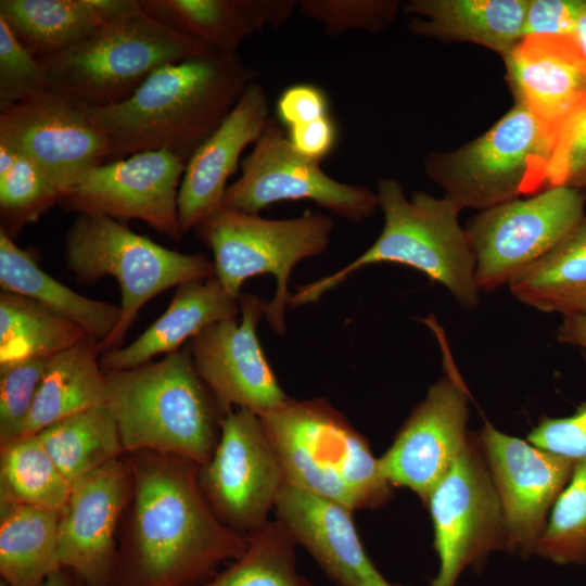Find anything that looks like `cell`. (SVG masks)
I'll list each match as a JSON object with an SVG mask.
<instances>
[{
    "mask_svg": "<svg viewBox=\"0 0 586 586\" xmlns=\"http://www.w3.org/2000/svg\"><path fill=\"white\" fill-rule=\"evenodd\" d=\"M126 458L132 485L111 586H198L245 550L249 536L216 515L198 464L155 451Z\"/></svg>",
    "mask_w": 586,
    "mask_h": 586,
    "instance_id": "cell-1",
    "label": "cell"
},
{
    "mask_svg": "<svg viewBox=\"0 0 586 586\" xmlns=\"http://www.w3.org/2000/svg\"><path fill=\"white\" fill-rule=\"evenodd\" d=\"M257 76L237 53L212 51L156 68L118 104L84 109L106 139V162L163 150L187 163Z\"/></svg>",
    "mask_w": 586,
    "mask_h": 586,
    "instance_id": "cell-2",
    "label": "cell"
},
{
    "mask_svg": "<svg viewBox=\"0 0 586 586\" xmlns=\"http://www.w3.org/2000/svg\"><path fill=\"white\" fill-rule=\"evenodd\" d=\"M106 407L125 453L155 451L199 467L212 457L225 417L195 370L188 343L158 361L106 373Z\"/></svg>",
    "mask_w": 586,
    "mask_h": 586,
    "instance_id": "cell-3",
    "label": "cell"
},
{
    "mask_svg": "<svg viewBox=\"0 0 586 586\" xmlns=\"http://www.w3.org/2000/svg\"><path fill=\"white\" fill-rule=\"evenodd\" d=\"M377 194L384 226L373 244L336 272L297 286L288 305L315 303L356 270L394 263L423 272L444 285L462 308L474 309L480 291L475 257L459 222L463 208L446 195L436 198L423 191L413 192L408 199L400 182L391 177L379 179Z\"/></svg>",
    "mask_w": 586,
    "mask_h": 586,
    "instance_id": "cell-4",
    "label": "cell"
},
{
    "mask_svg": "<svg viewBox=\"0 0 586 586\" xmlns=\"http://www.w3.org/2000/svg\"><path fill=\"white\" fill-rule=\"evenodd\" d=\"M285 483L351 511L385 505L393 486L367 438L324 398H288L259 416Z\"/></svg>",
    "mask_w": 586,
    "mask_h": 586,
    "instance_id": "cell-5",
    "label": "cell"
},
{
    "mask_svg": "<svg viewBox=\"0 0 586 586\" xmlns=\"http://www.w3.org/2000/svg\"><path fill=\"white\" fill-rule=\"evenodd\" d=\"M212 51L160 24L140 5L78 44L38 60L48 90L81 107L98 109L128 99L156 68Z\"/></svg>",
    "mask_w": 586,
    "mask_h": 586,
    "instance_id": "cell-6",
    "label": "cell"
},
{
    "mask_svg": "<svg viewBox=\"0 0 586 586\" xmlns=\"http://www.w3.org/2000/svg\"><path fill=\"white\" fill-rule=\"evenodd\" d=\"M558 139L527 110L513 104L475 139L426 154L423 170L462 208L483 211L548 189Z\"/></svg>",
    "mask_w": 586,
    "mask_h": 586,
    "instance_id": "cell-7",
    "label": "cell"
},
{
    "mask_svg": "<svg viewBox=\"0 0 586 586\" xmlns=\"http://www.w3.org/2000/svg\"><path fill=\"white\" fill-rule=\"evenodd\" d=\"M64 249L65 262L80 283L113 277L120 286V319L100 343L102 354L122 346L151 298L173 286L215 276L214 263L204 254L169 250L105 216L77 215L65 234Z\"/></svg>",
    "mask_w": 586,
    "mask_h": 586,
    "instance_id": "cell-8",
    "label": "cell"
},
{
    "mask_svg": "<svg viewBox=\"0 0 586 586\" xmlns=\"http://www.w3.org/2000/svg\"><path fill=\"white\" fill-rule=\"evenodd\" d=\"M333 226L330 216L311 211L296 218L268 219L220 206L193 230L213 252L215 277L231 296L239 298L251 277L275 278L276 293L265 303L264 315L270 328L283 335L291 271L301 260L328 250Z\"/></svg>",
    "mask_w": 586,
    "mask_h": 586,
    "instance_id": "cell-9",
    "label": "cell"
},
{
    "mask_svg": "<svg viewBox=\"0 0 586 586\" xmlns=\"http://www.w3.org/2000/svg\"><path fill=\"white\" fill-rule=\"evenodd\" d=\"M429 508L438 570L430 586H456L467 569L507 550L501 504L475 434L435 485Z\"/></svg>",
    "mask_w": 586,
    "mask_h": 586,
    "instance_id": "cell-10",
    "label": "cell"
},
{
    "mask_svg": "<svg viewBox=\"0 0 586 586\" xmlns=\"http://www.w3.org/2000/svg\"><path fill=\"white\" fill-rule=\"evenodd\" d=\"M585 212L586 195L565 186L479 211L464 228L475 257L479 291L509 284L550 251Z\"/></svg>",
    "mask_w": 586,
    "mask_h": 586,
    "instance_id": "cell-11",
    "label": "cell"
},
{
    "mask_svg": "<svg viewBox=\"0 0 586 586\" xmlns=\"http://www.w3.org/2000/svg\"><path fill=\"white\" fill-rule=\"evenodd\" d=\"M199 482L216 515L235 532L250 536L269 522L285 481L257 413L225 415L216 448L199 467Z\"/></svg>",
    "mask_w": 586,
    "mask_h": 586,
    "instance_id": "cell-12",
    "label": "cell"
},
{
    "mask_svg": "<svg viewBox=\"0 0 586 586\" xmlns=\"http://www.w3.org/2000/svg\"><path fill=\"white\" fill-rule=\"evenodd\" d=\"M288 200H310L351 222L372 216L379 207L377 192L337 181L322 170L320 163L298 154L271 117L242 160L241 175L227 187L221 206L258 214Z\"/></svg>",
    "mask_w": 586,
    "mask_h": 586,
    "instance_id": "cell-13",
    "label": "cell"
},
{
    "mask_svg": "<svg viewBox=\"0 0 586 586\" xmlns=\"http://www.w3.org/2000/svg\"><path fill=\"white\" fill-rule=\"evenodd\" d=\"M186 162L167 151H145L89 170L60 200L78 215L139 219L179 241L178 191Z\"/></svg>",
    "mask_w": 586,
    "mask_h": 586,
    "instance_id": "cell-14",
    "label": "cell"
},
{
    "mask_svg": "<svg viewBox=\"0 0 586 586\" xmlns=\"http://www.w3.org/2000/svg\"><path fill=\"white\" fill-rule=\"evenodd\" d=\"M433 383L412 409L392 445L378 458L392 486L409 488L425 505L431 492L468 444V391L455 371Z\"/></svg>",
    "mask_w": 586,
    "mask_h": 586,
    "instance_id": "cell-15",
    "label": "cell"
},
{
    "mask_svg": "<svg viewBox=\"0 0 586 586\" xmlns=\"http://www.w3.org/2000/svg\"><path fill=\"white\" fill-rule=\"evenodd\" d=\"M475 436L501 504L507 551L531 557L575 462L506 434L488 422Z\"/></svg>",
    "mask_w": 586,
    "mask_h": 586,
    "instance_id": "cell-16",
    "label": "cell"
},
{
    "mask_svg": "<svg viewBox=\"0 0 586 586\" xmlns=\"http://www.w3.org/2000/svg\"><path fill=\"white\" fill-rule=\"evenodd\" d=\"M0 138L38 166L61 199L109 155L105 137L85 109L51 90L1 107Z\"/></svg>",
    "mask_w": 586,
    "mask_h": 586,
    "instance_id": "cell-17",
    "label": "cell"
},
{
    "mask_svg": "<svg viewBox=\"0 0 586 586\" xmlns=\"http://www.w3.org/2000/svg\"><path fill=\"white\" fill-rule=\"evenodd\" d=\"M239 304L240 320L232 318L213 323L188 345L196 372L225 415L235 407L260 416L281 406L289 397L258 341L256 330L265 302L253 294H241Z\"/></svg>",
    "mask_w": 586,
    "mask_h": 586,
    "instance_id": "cell-18",
    "label": "cell"
},
{
    "mask_svg": "<svg viewBox=\"0 0 586 586\" xmlns=\"http://www.w3.org/2000/svg\"><path fill=\"white\" fill-rule=\"evenodd\" d=\"M127 458L113 460L72 484L59 521L61 565L87 586H111L120 522L131 494Z\"/></svg>",
    "mask_w": 586,
    "mask_h": 586,
    "instance_id": "cell-19",
    "label": "cell"
},
{
    "mask_svg": "<svg viewBox=\"0 0 586 586\" xmlns=\"http://www.w3.org/2000/svg\"><path fill=\"white\" fill-rule=\"evenodd\" d=\"M502 60L514 104L560 137L586 105V58L573 37L526 36Z\"/></svg>",
    "mask_w": 586,
    "mask_h": 586,
    "instance_id": "cell-20",
    "label": "cell"
},
{
    "mask_svg": "<svg viewBox=\"0 0 586 586\" xmlns=\"http://www.w3.org/2000/svg\"><path fill=\"white\" fill-rule=\"evenodd\" d=\"M270 119L267 92L255 81L219 127L190 156L177 200L182 235L221 206L227 180L237 170L241 154L255 144Z\"/></svg>",
    "mask_w": 586,
    "mask_h": 586,
    "instance_id": "cell-21",
    "label": "cell"
},
{
    "mask_svg": "<svg viewBox=\"0 0 586 586\" xmlns=\"http://www.w3.org/2000/svg\"><path fill=\"white\" fill-rule=\"evenodd\" d=\"M275 511L336 586H391L368 557L353 511L284 483Z\"/></svg>",
    "mask_w": 586,
    "mask_h": 586,
    "instance_id": "cell-22",
    "label": "cell"
},
{
    "mask_svg": "<svg viewBox=\"0 0 586 586\" xmlns=\"http://www.w3.org/2000/svg\"><path fill=\"white\" fill-rule=\"evenodd\" d=\"M239 314V298L215 276L182 283L166 310L133 342L100 356L101 368L109 373L150 362L157 355L179 351L206 327Z\"/></svg>",
    "mask_w": 586,
    "mask_h": 586,
    "instance_id": "cell-23",
    "label": "cell"
},
{
    "mask_svg": "<svg viewBox=\"0 0 586 586\" xmlns=\"http://www.w3.org/2000/svg\"><path fill=\"white\" fill-rule=\"evenodd\" d=\"M160 24L202 42L214 51L234 54L252 34L282 26L297 9L294 0H139Z\"/></svg>",
    "mask_w": 586,
    "mask_h": 586,
    "instance_id": "cell-24",
    "label": "cell"
},
{
    "mask_svg": "<svg viewBox=\"0 0 586 586\" xmlns=\"http://www.w3.org/2000/svg\"><path fill=\"white\" fill-rule=\"evenodd\" d=\"M139 8V0H1L0 17L25 48L43 59Z\"/></svg>",
    "mask_w": 586,
    "mask_h": 586,
    "instance_id": "cell-25",
    "label": "cell"
},
{
    "mask_svg": "<svg viewBox=\"0 0 586 586\" xmlns=\"http://www.w3.org/2000/svg\"><path fill=\"white\" fill-rule=\"evenodd\" d=\"M528 0H409L415 35L444 42H469L505 56L522 38Z\"/></svg>",
    "mask_w": 586,
    "mask_h": 586,
    "instance_id": "cell-26",
    "label": "cell"
},
{
    "mask_svg": "<svg viewBox=\"0 0 586 586\" xmlns=\"http://www.w3.org/2000/svg\"><path fill=\"white\" fill-rule=\"evenodd\" d=\"M101 355L100 343L87 337L50 357L31 409L15 438L105 405L107 382L100 365Z\"/></svg>",
    "mask_w": 586,
    "mask_h": 586,
    "instance_id": "cell-27",
    "label": "cell"
},
{
    "mask_svg": "<svg viewBox=\"0 0 586 586\" xmlns=\"http://www.w3.org/2000/svg\"><path fill=\"white\" fill-rule=\"evenodd\" d=\"M0 285L2 291L37 301L68 318L99 343L112 334L120 319V306L86 297L55 280L1 229Z\"/></svg>",
    "mask_w": 586,
    "mask_h": 586,
    "instance_id": "cell-28",
    "label": "cell"
},
{
    "mask_svg": "<svg viewBox=\"0 0 586 586\" xmlns=\"http://www.w3.org/2000/svg\"><path fill=\"white\" fill-rule=\"evenodd\" d=\"M521 303L543 313L586 314V212L543 257L509 284Z\"/></svg>",
    "mask_w": 586,
    "mask_h": 586,
    "instance_id": "cell-29",
    "label": "cell"
},
{
    "mask_svg": "<svg viewBox=\"0 0 586 586\" xmlns=\"http://www.w3.org/2000/svg\"><path fill=\"white\" fill-rule=\"evenodd\" d=\"M60 513L0 501V576L9 586H42L62 568Z\"/></svg>",
    "mask_w": 586,
    "mask_h": 586,
    "instance_id": "cell-30",
    "label": "cell"
},
{
    "mask_svg": "<svg viewBox=\"0 0 586 586\" xmlns=\"http://www.w3.org/2000/svg\"><path fill=\"white\" fill-rule=\"evenodd\" d=\"M36 435L72 484L125 453L116 421L106 405L60 420Z\"/></svg>",
    "mask_w": 586,
    "mask_h": 586,
    "instance_id": "cell-31",
    "label": "cell"
},
{
    "mask_svg": "<svg viewBox=\"0 0 586 586\" xmlns=\"http://www.w3.org/2000/svg\"><path fill=\"white\" fill-rule=\"evenodd\" d=\"M89 337L68 318L26 296L0 293V364L50 358Z\"/></svg>",
    "mask_w": 586,
    "mask_h": 586,
    "instance_id": "cell-32",
    "label": "cell"
},
{
    "mask_svg": "<svg viewBox=\"0 0 586 586\" xmlns=\"http://www.w3.org/2000/svg\"><path fill=\"white\" fill-rule=\"evenodd\" d=\"M72 483L46 451L36 434L0 444V501L61 513Z\"/></svg>",
    "mask_w": 586,
    "mask_h": 586,
    "instance_id": "cell-33",
    "label": "cell"
},
{
    "mask_svg": "<svg viewBox=\"0 0 586 586\" xmlns=\"http://www.w3.org/2000/svg\"><path fill=\"white\" fill-rule=\"evenodd\" d=\"M296 546L280 521H269L237 559L198 586H315L297 571Z\"/></svg>",
    "mask_w": 586,
    "mask_h": 586,
    "instance_id": "cell-34",
    "label": "cell"
},
{
    "mask_svg": "<svg viewBox=\"0 0 586 586\" xmlns=\"http://www.w3.org/2000/svg\"><path fill=\"white\" fill-rule=\"evenodd\" d=\"M61 193L21 150L0 138V229L12 239L59 203Z\"/></svg>",
    "mask_w": 586,
    "mask_h": 586,
    "instance_id": "cell-35",
    "label": "cell"
},
{
    "mask_svg": "<svg viewBox=\"0 0 586 586\" xmlns=\"http://www.w3.org/2000/svg\"><path fill=\"white\" fill-rule=\"evenodd\" d=\"M533 555L560 565L586 564V460L574 463Z\"/></svg>",
    "mask_w": 586,
    "mask_h": 586,
    "instance_id": "cell-36",
    "label": "cell"
},
{
    "mask_svg": "<svg viewBox=\"0 0 586 586\" xmlns=\"http://www.w3.org/2000/svg\"><path fill=\"white\" fill-rule=\"evenodd\" d=\"M402 4L397 0H301L298 12L319 23L329 37L349 30L378 34L397 18Z\"/></svg>",
    "mask_w": 586,
    "mask_h": 586,
    "instance_id": "cell-37",
    "label": "cell"
},
{
    "mask_svg": "<svg viewBox=\"0 0 586 586\" xmlns=\"http://www.w3.org/2000/svg\"><path fill=\"white\" fill-rule=\"evenodd\" d=\"M49 358L0 364V444L16 437L43 379Z\"/></svg>",
    "mask_w": 586,
    "mask_h": 586,
    "instance_id": "cell-38",
    "label": "cell"
},
{
    "mask_svg": "<svg viewBox=\"0 0 586 586\" xmlns=\"http://www.w3.org/2000/svg\"><path fill=\"white\" fill-rule=\"evenodd\" d=\"M48 90L40 61L0 17V109Z\"/></svg>",
    "mask_w": 586,
    "mask_h": 586,
    "instance_id": "cell-39",
    "label": "cell"
},
{
    "mask_svg": "<svg viewBox=\"0 0 586 586\" xmlns=\"http://www.w3.org/2000/svg\"><path fill=\"white\" fill-rule=\"evenodd\" d=\"M526 440L538 448L573 462L585 461L586 400L570 416L540 418Z\"/></svg>",
    "mask_w": 586,
    "mask_h": 586,
    "instance_id": "cell-40",
    "label": "cell"
},
{
    "mask_svg": "<svg viewBox=\"0 0 586 586\" xmlns=\"http://www.w3.org/2000/svg\"><path fill=\"white\" fill-rule=\"evenodd\" d=\"M559 186L586 195V105L559 137L548 173V188Z\"/></svg>",
    "mask_w": 586,
    "mask_h": 586,
    "instance_id": "cell-41",
    "label": "cell"
},
{
    "mask_svg": "<svg viewBox=\"0 0 586 586\" xmlns=\"http://www.w3.org/2000/svg\"><path fill=\"white\" fill-rule=\"evenodd\" d=\"M586 0H528L523 37L531 35L572 36Z\"/></svg>",
    "mask_w": 586,
    "mask_h": 586,
    "instance_id": "cell-42",
    "label": "cell"
},
{
    "mask_svg": "<svg viewBox=\"0 0 586 586\" xmlns=\"http://www.w3.org/2000/svg\"><path fill=\"white\" fill-rule=\"evenodd\" d=\"M276 112L288 128L310 123L329 115L326 92L311 84H296L284 89L278 98Z\"/></svg>",
    "mask_w": 586,
    "mask_h": 586,
    "instance_id": "cell-43",
    "label": "cell"
},
{
    "mask_svg": "<svg viewBox=\"0 0 586 586\" xmlns=\"http://www.w3.org/2000/svg\"><path fill=\"white\" fill-rule=\"evenodd\" d=\"M292 148L302 156L320 163L334 149L337 128L330 115L288 128Z\"/></svg>",
    "mask_w": 586,
    "mask_h": 586,
    "instance_id": "cell-44",
    "label": "cell"
},
{
    "mask_svg": "<svg viewBox=\"0 0 586 586\" xmlns=\"http://www.w3.org/2000/svg\"><path fill=\"white\" fill-rule=\"evenodd\" d=\"M556 335L559 342L579 347L586 353V314L564 316Z\"/></svg>",
    "mask_w": 586,
    "mask_h": 586,
    "instance_id": "cell-45",
    "label": "cell"
},
{
    "mask_svg": "<svg viewBox=\"0 0 586 586\" xmlns=\"http://www.w3.org/2000/svg\"><path fill=\"white\" fill-rule=\"evenodd\" d=\"M42 586H87L86 583L74 572L61 568L43 583Z\"/></svg>",
    "mask_w": 586,
    "mask_h": 586,
    "instance_id": "cell-46",
    "label": "cell"
},
{
    "mask_svg": "<svg viewBox=\"0 0 586 586\" xmlns=\"http://www.w3.org/2000/svg\"><path fill=\"white\" fill-rule=\"evenodd\" d=\"M572 37L577 43L584 56L586 58V1L575 23Z\"/></svg>",
    "mask_w": 586,
    "mask_h": 586,
    "instance_id": "cell-47",
    "label": "cell"
},
{
    "mask_svg": "<svg viewBox=\"0 0 586 586\" xmlns=\"http://www.w3.org/2000/svg\"><path fill=\"white\" fill-rule=\"evenodd\" d=\"M0 586H9L5 582H3L2 579L0 581Z\"/></svg>",
    "mask_w": 586,
    "mask_h": 586,
    "instance_id": "cell-48",
    "label": "cell"
},
{
    "mask_svg": "<svg viewBox=\"0 0 586 586\" xmlns=\"http://www.w3.org/2000/svg\"><path fill=\"white\" fill-rule=\"evenodd\" d=\"M391 586H406V585H400V584H392Z\"/></svg>",
    "mask_w": 586,
    "mask_h": 586,
    "instance_id": "cell-49",
    "label": "cell"
}]
</instances>
